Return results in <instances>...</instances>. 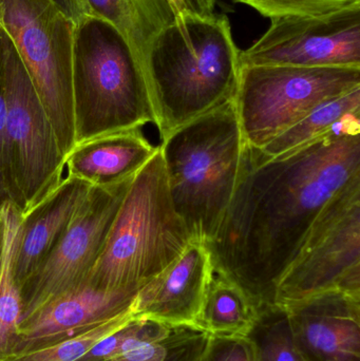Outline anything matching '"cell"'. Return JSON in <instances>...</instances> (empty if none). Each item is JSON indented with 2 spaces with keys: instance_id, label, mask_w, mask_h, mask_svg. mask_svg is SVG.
Wrapping results in <instances>:
<instances>
[{
  "instance_id": "cell-19",
  "label": "cell",
  "mask_w": 360,
  "mask_h": 361,
  "mask_svg": "<svg viewBox=\"0 0 360 361\" xmlns=\"http://www.w3.org/2000/svg\"><path fill=\"white\" fill-rule=\"evenodd\" d=\"M359 114L360 87L317 106L260 150L268 158L281 156L327 135L346 118Z\"/></svg>"
},
{
  "instance_id": "cell-28",
  "label": "cell",
  "mask_w": 360,
  "mask_h": 361,
  "mask_svg": "<svg viewBox=\"0 0 360 361\" xmlns=\"http://www.w3.org/2000/svg\"><path fill=\"white\" fill-rule=\"evenodd\" d=\"M186 10L196 14L209 16L215 14L216 2L217 0H183Z\"/></svg>"
},
{
  "instance_id": "cell-12",
  "label": "cell",
  "mask_w": 360,
  "mask_h": 361,
  "mask_svg": "<svg viewBox=\"0 0 360 361\" xmlns=\"http://www.w3.org/2000/svg\"><path fill=\"white\" fill-rule=\"evenodd\" d=\"M204 244L192 242L164 271L142 286L135 297L139 320L198 332V322L213 276Z\"/></svg>"
},
{
  "instance_id": "cell-8",
  "label": "cell",
  "mask_w": 360,
  "mask_h": 361,
  "mask_svg": "<svg viewBox=\"0 0 360 361\" xmlns=\"http://www.w3.org/2000/svg\"><path fill=\"white\" fill-rule=\"evenodd\" d=\"M360 87V68L241 66L234 103L245 144L259 148L317 106Z\"/></svg>"
},
{
  "instance_id": "cell-16",
  "label": "cell",
  "mask_w": 360,
  "mask_h": 361,
  "mask_svg": "<svg viewBox=\"0 0 360 361\" xmlns=\"http://www.w3.org/2000/svg\"><path fill=\"white\" fill-rule=\"evenodd\" d=\"M141 129L116 131L76 144L65 157L67 177L91 186L132 179L159 149Z\"/></svg>"
},
{
  "instance_id": "cell-4",
  "label": "cell",
  "mask_w": 360,
  "mask_h": 361,
  "mask_svg": "<svg viewBox=\"0 0 360 361\" xmlns=\"http://www.w3.org/2000/svg\"><path fill=\"white\" fill-rule=\"evenodd\" d=\"M190 243L171 202L159 147L133 178L101 255L82 282L101 290H139Z\"/></svg>"
},
{
  "instance_id": "cell-6",
  "label": "cell",
  "mask_w": 360,
  "mask_h": 361,
  "mask_svg": "<svg viewBox=\"0 0 360 361\" xmlns=\"http://www.w3.org/2000/svg\"><path fill=\"white\" fill-rule=\"evenodd\" d=\"M4 95L6 187L11 205L23 214L61 184L65 154L10 36Z\"/></svg>"
},
{
  "instance_id": "cell-15",
  "label": "cell",
  "mask_w": 360,
  "mask_h": 361,
  "mask_svg": "<svg viewBox=\"0 0 360 361\" xmlns=\"http://www.w3.org/2000/svg\"><path fill=\"white\" fill-rule=\"evenodd\" d=\"M88 183L66 177L31 209L19 216L12 244V267L19 288L46 260L90 193Z\"/></svg>"
},
{
  "instance_id": "cell-11",
  "label": "cell",
  "mask_w": 360,
  "mask_h": 361,
  "mask_svg": "<svg viewBox=\"0 0 360 361\" xmlns=\"http://www.w3.org/2000/svg\"><path fill=\"white\" fill-rule=\"evenodd\" d=\"M241 66L360 68V8L327 17L271 20L268 31L241 52Z\"/></svg>"
},
{
  "instance_id": "cell-26",
  "label": "cell",
  "mask_w": 360,
  "mask_h": 361,
  "mask_svg": "<svg viewBox=\"0 0 360 361\" xmlns=\"http://www.w3.org/2000/svg\"><path fill=\"white\" fill-rule=\"evenodd\" d=\"M8 35L0 25V212L6 204L10 203L8 187H6V171L4 156V61H6V42Z\"/></svg>"
},
{
  "instance_id": "cell-27",
  "label": "cell",
  "mask_w": 360,
  "mask_h": 361,
  "mask_svg": "<svg viewBox=\"0 0 360 361\" xmlns=\"http://www.w3.org/2000/svg\"><path fill=\"white\" fill-rule=\"evenodd\" d=\"M66 17L78 25L82 19L90 16L91 11L87 0H50Z\"/></svg>"
},
{
  "instance_id": "cell-22",
  "label": "cell",
  "mask_w": 360,
  "mask_h": 361,
  "mask_svg": "<svg viewBox=\"0 0 360 361\" xmlns=\"http://www.w3.org/2000/svg\"><path fill=\"white\" fill-rule=\"evenodd\" d=\"M249 336L255 343L258 361H306L296 345L287 313L281 307L260 309Z\"/></svg>"
},
{
  "instance_id": "cell-23",
  "label": "cell",
  "mask_w": 360,
  "mask_h": 361,
  "mask_svg": "<svg viewBox=\"0 0 360 361\" xmlns=\"http://www.w3.org/2000/svg\"><path fill=\"white\" fill-rule=\"evenodd\" d=\"M173 329L146 320H137L109 361H165L168 356L167 339Z\"/></svg>"
},
{
  "instance_id": "cell-17",
  "label": "cell",
  "mask_w": 360,
  "mask_h": 361,
  "mask_svg": "<svg viewBox=\"0 0 360 361\" xmlns=\"http://www.w3.org/2000/svg\"><path fill=\"white\" fill-rule=\"evenodd\" d=\"M87 2L91 14L105 19L120 32L147 75L148 56L154 39L175 18L166 0H87Z\"/></svg>"
},
{
  "instance_id": "cell-25",
  "label": "cell",
  "mask_w": 360,
  "mask_h": 361,
  "mask_svg": "<svg viewBox=\"0 0 360 361\" xmlns=\"http://www.w3.org/2000/svg\"><path fill=\"white\" fill-rule=\"evenodd\" d=\"M194 361H258V354L249 335H205Z\"/></svg>"
},
{
  "instance_id": "cell-21",
  "label": "cell",
  "mask_w": 360,
  "mask_h": 361,
  "mask_svg": "<svg viewBox=\"0 0 360 361\" xmlns=\"http://www.w3.org/2000/svg\"><path fill=\"white\" fill-rule=\"evenodd\" d=\"M139 320L133 305L126 311L48 347L12 354L1 361H77L106 337Z\"/></svg>"
},
{
  "instance_id": "cell-13",
  "label": "cell",
  "mask_w": 360,
  "mask_h": 361,
  "mask_svg": "<svg viewBox=\"0 0 360 361\" xmlns=\"http://www.w3.org/2000/svg\"><path fill=\"white\" fill-rule=\"evenodd\" d=\"M306 361H360V297L330 290L285 307Z\"/></svg>"
},
{
  "instance_id": "cell-10",
  "label": "cell",
  "mask_w": 360,
  "mask_h": 361,
  "mask_svg": "<svg viewBox=\"0 0 360 361\" xmlns=\"http://www.w3.org/2000/svg\"><path fill=\"white\" fill-rule=\"evenodd\" d=\"M132 179L92 186L58 243L21 288L20 324L86 279L101 255Z\"/></svg>"
},
{
  "instance_id": "cell-2",
  "label": "cell",
  "mask_w": 360,
  "mask_h": 361,
  "mask_svg": "<svg viewBox=\"0 0 360 361\" xmlns=\"http://www.w3.org/2000/svg\"><path fill=\"white\" fill-rule=\"evenodd\" d=\"M241 51L225 15L183 11L156 36L147 75L161 140L234 101Z\"/></svg>"
},
{
  "instance_id": "cell-20",
  "label": "cell",
  "mask_w": 360,
  "mask_h": 361,
  "mask_svg": "<svg viewBox=\"0 0 360 361\" xmlns=\"http://www.w3.org/2000/svg\"><path fill=\"white\" fill-rule=\"evenodd\" d=\"M19 216L11 204H6V233L0 258V361L14 353L23 315L20 288L12 267L13 238Z\"/></svg>"
},
{
  "instance_id": "cell-24",
  "label": "cell",
  "mask_w": 360,
  "mask_h": 361,
  "mask_svg": "<svg viewBox=\"0 0 360 361\" xmlns=\"http://www.w3.org/2000/svg\"><path fill=\"white\" fill-rule=\"evenodd\" d=\"M247 4L266 18L327 17L359 10L360 0H232Z\"/></svg>"
},
{
  "instance_id": "cell-1",
  "label": "cell",
  "mask_w": 360,
  "mask_h": 361,
  "mask_svg": "<svg viewBox=\"0 0 360 361\" xmlns=\"http://www.w3.org/2000/svg\"><path fill=\"white\" fill-rule=\"evenodd\" d=\"M359 176V114L275 158L245 144L234 195L205 245L215 274L238 286L258 309L274 305L277 286L315 221Z\"/></svg>"
},
{
  "instance_id": "cell-5",
  "label": "cell",
  "mask_w": 360,
  "mask_h": 361,
  "mask_svg": "<svg viewBox=\"0 0 360 361\" xmlns=\"http://www.w3.org/2000/svg\"><path fill=\"white\" fill-rule=\"evenodd\" d=\"M72 89L75 145L147 124L156 127L145 71L120 32L101 17L90 15L76 25Z\"/></svg>"
},
{
  "instance_id": "cell-14",
  "label": "cell",
  "mask_w": 360,
  "mask_h": 361,
  "mask_svg": "<svg viewBox=\"0 0 360 361\" xmlns=\"http://www.w3.org/2000/svg\"><path fill=\"white\" fill-rule=\"evenodd\" d=\"M139 290H107L76 286L46 303L19 324L14 353L48 347L126 311Z\"/></svg>"
},
{
  "instance_id": "cell-30",
  "label": "cell",
  "mask_w": 360,
  "mask_h": 361,
  "mask_svg": "<svg viewBox=\"0 0 360 361\" xmlns=\"http://www.w3.org/2000/svg\"><path fill=\"white\" fill-rule=\"evenodd\" d=\"M166 1L170 6L171 11H173V16H177L180 13L186 10L183 0H166Z\"/></svg>"
},
{
  "instance_id": "cell-29",
  "label": "cell",
  "mask_w": 360,
  "mask_h": 361,
  "mask_svg": "<svg viewBox=\"0 0 360 361\" xmlns=\"http://www.w3.org/2000/svg\"><path fill=\"white\" fill-rule=\"evenodd\" d=\"M6 204L0 212V258H1L2 248H4V233H6Z\"/></svg>"
},
{
  "instance_id": "cell-9",
  "label": "cell",
  "mask_w": 360,
  "mask_h": 361,
  "mask_svg": "<svg viewBox=\"0 0 360 361\" xmlns=\"http://www.w3.org/2000/svg\"><path fill=\"white\" fill-rule=\"evenodd\" d=\"M330 290L360 297V176L340 189L315 221L277 286L274 305L285 309Z\"/></svg>"
},
{
  "instance_id": "cell-3",
  "label": "cell",
  "mask_w": 360,
  "mask_h": 361,
  "mask_svg": "<svg viewBox=\"0 0 360 361\" xmlns=\"http://www.w3.org/2000/svg\"><path fill=\"white\" fill-rule=\"evenodd\" d=\"M245 142L234 101L163 137L169 195L192 242L206 245L234 195Z\"/></svg>"
},
{
  "instance_id": "cell-18",
  "label": "cell",
  "mask_w": 360,
  "mask_h": 361,
  "mask_svg": "<svg viewBox=\"0 0 360 361\" xmlns=\"http://www.w3.org/2000/svg\"><path fill=\"white\" fill-rule=\"evenodd\" d=\"M260 310L236 284L213 273L198 322L205 335H249Z\"/></svg>"
},
{
  "instance_id": "cell-7",
  "label": "cell",
  "mask_w": 360,
  "mask_h": 361,
  "mask_svg": "<svg viewBox=\"0 0 360 361\" xmlns=\"http://www.w3.org/2000/svg\"><path fill=\"white\" fill-rule=\"evenodd\" d=\"M0 25L18 52L66 157L75 145V23L50 0H0Z\"/></svg>"
}]
</instances>
